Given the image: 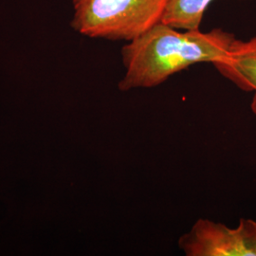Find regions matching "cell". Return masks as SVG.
<instances>
[{
    "instance_id": "cell-2",
    "label": "cell",
    "mask_w": 256,
    "mask_h": 256,
    "mask_svg": "<svg viewBox=\"0 0 256 256\" xmlns=\"http://www.w3.org/2000/svg\"><path fill=\"white\" fill-rule=\"evenodd\" d=\"M168 0H72L70 25L86 36L128 41L160 22Z\"/></svg>"
},
{
    "instance_id": "cell-1",
    "label": "cell",
    "mask_w": 256,
    "mask_h": 256,
    "mask_svg": "<svg viewBox=\"0 0 256 256\" xmlns=\"http://www.w3.org/2000/svg\"><path fill=\"white\" fill-rule=\"evenodd\" d=\"M236 38L222 28L182 30L158 22L122 48V92L152 88L192 64L223 60Z\"/></svg>"
},
{
    "instance_id": "cell-3",
    "label": "cell",
    "mask_w": 256,
    "mask_h": 256,
    "mask_svg": "<svg viewBox=\"0 0 256 256\" xmlns=\"http://www.w3.org/2000/svg\"><path fill=\"white\" fill-rule=\"evenodd\" d=\"M186 256H256V221L241 218L238 227L196 220L178 241Z\"/></svg>"
},
{
    "instance_id": "cell-5",
    "label": "cell",
    "mask_w": 256,
    "mask_h": 256,
    "mask_svg": "<svg viewBox=\"0 0 256 256\" xmlns=\"http://www.w3.org/2000/svg\"><path fill=\"white\" fill-rule=\"evenodd\" d=\"M212 0H168L162 22L182 30H200L202 19Z\"/></svg>"
},
{
    "instance_id": "cell-4",
    "label": "cell",
    "mask_w": 256,
    "mask_h": 256,
    "mask_svg": "<svg viewBox=\"0 0 256 256\" xmlns=\"http://www.w3.org/2000/svg\"><path fill=\"white\" fill-rule=\"evenodd\" d=\"M214 66L238 88L252 93L250 110L256 116V36L236 39L227 56Z\"/></svg>"
}]
</instances>
